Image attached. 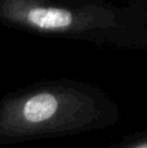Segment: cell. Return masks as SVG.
Wrapping results in <instances>:
<instances>
[{"mask_svg":"<svg viewBox=\"0 0 147 148\" xmlns=\"http://www.w3.org/2000/svg\"><path fill=\"white\" fill-rule=\"evenodd\" d=\"M117 108L86 84L48 82L8 96L0 104V139L23 140L102 129L116 122Z\"/></svg>","mask_w":147,"mask_h":148,"instance_id":"6da1fadb","label":"cell"},{"mask_svg":"<svg viewBox=\"0 0 147 148\" xmlns=\"http://www.w3.org/2000/svg\"><path fill=\"white\" fill-rule=\"evenodd\" d=\"M0 20L46 36L128 42L134 23L125 13L99 5H64L51 0H0Z\"/></svg>","mask_w":147,"mask_h":148,"instance_id":"7a4b0ae2","label":"cell"},{"mask_svg":"<svg viewBox=\"0 0 147 148\" xmlns=\"http://www.w3.org/2000/svg\"><path fill=\"white\" fill-rule=\"evenodd\" d=\"M116 148H147V131H141L132 135H126L119 142L115 143Z\"/></svg>","mask_w":147,"mask_h":148,"instance_id":"3957f363","label":"cell"}]
</instances>
